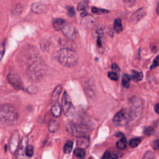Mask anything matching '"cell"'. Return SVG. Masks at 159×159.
Wrapping results in <instances>:
<instances>
[{
  "instance_id": "cell-22",
  "label": "cell",
  "mask_w": 159,
  "mask_h": 159,
  "mask_svg": "<svg viewBox=\"0 0 159 159\" xmlns=\"http://www.w3.org/2000/svg\"><path fill=\"white\" fill-rule=\"evenodd\" d=\"M93 23H94L93 19L89 15L83 17V25L85 27L88 28H90L91 27V26L93 25Z\"/></svg>"
},
{
  "instance_id": "cell-37",
  "label": "cell",
  "mask_w": 159,
  "mask_h": 159,
  "mask_svg": "<svg viewBox=\"0 0 159 159\" xmlns=\"http://www.w3.org/2000/svg\"><path fill=\"white\" fill-rule=\"evenodd\" d=\"M27 91L29 93H31V94H34L36 93L37 91V88L35 86H29L27 89Z\"/></svg>"
},
{
  "instance_id": "cell-17",
  "label": "cell",
  "mask_w": 159,
  "mask_h": 159,
  "mask_svg": "<svg viewBox=\"0 0 159 159\" xmlns=\"http://www.w3.org/2000/svg\"><path fill=\"white\" fill-rule=\"evenodd\" d=\"M59 127H60V124L57 120L51 119L49 121L48 129L50 132H52V133L55 132L58 129Z\"/></svg>"
},
{
  "instance_id": "cell-6",
  "label": "cell",
  "mask_w": 159,
  "mask_h": 159,
  "mask_svg": "<svg viewBox=\"0 0 159 159\" xmlns=\"http://www.w3.org/2000/svg\"><path fill=\"white\" fill-rule=\"evenodd\" d=\"M113 122L117 125H124L129 123V112L125 109L118 111L113 117Z\"/></svg>"
},
{
  "instance_id": "cell-33",
  "label": "cell",
  "mask_w": 159,
  "mask_h": 159,
  "mask_svg": "<svg viewBox=\"0 0 159 159\" xmlns=\"http://www.w3.org/2000/svg\"><path fill=\"white\" fill-rule=\"evenodd\" d=\"M108 77L114 81H117L119 79V76L117 73L114 71H110L108 73Z\"/></svg>"
},
{
  "instance_id": "cell-25",
  "label": "cell",
  "mask_w": 159,
  "mask_h": 159,
  "mask_svg": "<svg viewBox=\"0 0 159 159\" xmlns=\"http://www.w3.org/2000/svg\"><path fill=\"white\" fill-rule=\"evenodd\" d=\"M22 6L20 4H16L12 8V14L14 16L20 15L22 12Z\"/></svg>"
},
{
  "instance_id": "cell-40",
  "label": "cell",
  "mask_w": 159,
  "mask_h": 159,
  "mask_svg": "<svg viewBox=\"0 0 159 159\" xmlns=\"http://www.w3.org/2000/svg\"><path fill=\"white\" fill-rule=\"evenodd\" d=\"M155 111L159 114V103L156 104L155 105Z\"/></svg>"
},
{
  "instance_id": "cell-31",
  "label": "cell",
  "mask_w": 159,
  "mask_h": 159,
  "mask_svg": "<svg viewBox=\"0 0 159 159\" xmlns=\"http://www.w3.org/2000/svg\"><path fill=\"white\" fill-rule=\"evenodd\" d=\"M66 12L67 15L70 17H73L75 15V11L73 6H66Z\"/></svg>"
},
{
  "instance_id": "cell-12",
  "label": "cell",
  "mask_w": 159,
  "mask_h": 159,
  "mask_svg": "<svg viewBox=\"0 0 159 159\" xmlns=\"http://www.w3.org/2000/svg\"><path fill=\"white\" fill-rule=\"evenodd\" d=\"M65 23V20L62 18H55L52 20L53 27L56 30H61L66 25Z\"/></svg>"
},
{
  "instance_id": "cell-11",
  "label": "cell",
  "mask_w": 159,
  "mask_h": 159,
  "mask_svg": "<svg viewBox=\"0 0 159 159\" xmlns=\"http://www.w3.org/2000/svg\"><path fill=\"white\" fill-rule=\"evenodd\" d=\"M47 9V6L40 2H34L31 6V10L35 14H42L45 12Z\"/></svg>"
},
{
  "instance_id": "cell-38",
  "label": "cell",
  "mask_w": 159,
  "mask_h": 159,
  "mask_svg": "<svg viewBox=\"0 0 159 159\" xmlns=\"http://www.w3.org/2000/svg\"><path fill=\"white\" fill-rule=\"evenodd\" d=\"M102 159H112L111 156V152L106 151L104 153V155H103V156L102 157Z\"/></svg>"
},
{
  "instance_id": "cell-35",
  "label": "cell",
  "mask_w": 159,
  "mask_h": 159,
  "mask_svg": "<svg viewBox=\"0 0 159 159\" xmlns=\"http://www.w3.org/2000/svg\"><path fill=\"white\" fill-rule=\"evenodd\" d=\"M159 66V56L157 57L155 60H153V64L152 65L150 68L151 69H153L157 66Z\"/></svg>"
},
{
  "instance_id": "cell-36",
  "label": "cell",
  "mask_w": 159,
  "mask_h": 159,
  "mask_svg": "<svg viewBox=\"0 0 159 159\" xmlns=\"http://www.w3.org/2000/svg\"><path fill=\"white\" fill-rule=\"evenodd\" d=\"M0 50H0V55H1V59L3 57L4 52H5V41H4L1 43Z\"/></svg>"
},
{
  "instance_id": "cell-30",
  "label": "cell",
  "mask_w": 159,
  "mask_h": 159,
  "mask_svg": "<svg viewBox=\"0 0 159 159\" xmlns=\"http://www.w3.org/2000/svg\"><path fill=\"white\" fill-rule=\"evenodd\" d=\"M25 152V155L27 157H32L33 155V153H34V147H33V146L32 145H28L27 147H26Z\"/></svg>"
},
{
  "instance_id": "cell-28",
  "label": "cell",
  "mask_w": 159,
  "mask_h": 159,
  "mask_svg": "<svg viewBox=\"0 0 159 159\" xmlns=\"http://www.w3.org/2000/svg\"><path fill=\"white\" fill-rule=\"evenodd\" d=\"M141 142V139L140 138H134L132 139L130 141H129V145L132 147V148H135L136 147H137L140 143Z\"/></svg>"
},
{
  "instance_id": "cell-10",
  "label": "cell",
  "mask_w": 159,
  "mask_h": 159,
  "mask_svg": "<svg viewBox=\"0 0 159 159\" xmlns=\"http://www.w3.org/2000/svg\"><path fill=\"white\" fill-rule=\"evenodd\" d=\"M146 12L143 7L140 8L134 12L130 17V22L132 24H135L139 22L145 15Z\"/></svg>"
},
{
  "instance_id": "cell-15",
  "label": "cell",
  "mask_w": 159,
  "mask_h": 159,
  "mask_svg": "<svg viewBox=\"0 0 159 159\" xmlns=\"http://www.w3.org/2000/svg\"><path fill=\"white\" fill-rule=\"evenodd\" d=\"M89 139L86 137H78V139L76 140L77 145L79 147V148L82 149L87 148L89 145Z\"/></svg>"
},
{
  "instance_id": "cell-9",
  "label": "cell",
  "mask_w": 159,
  "mask_h": 159,
  "mask_svg": "<svg viewBox=\"0 0 159 159\" xmlns=\"http://www.w3.org/2000/svg\"><path fill=\"white\" fill-rule=\"evenodd\" d=\"M63 35L70 40H74L76 37V32L75 27L71 24L66 25L61 30Z\"/></svg>"
},
{
  "instance_id": "cell-24",
  "label": "cell",
  "mask_w": 159,
  "mask_h": 159,
  "mask_svg": "<svg viewBox=\"0 0 159 159\" xmlns=\"http://www.w3.org/2000/svg\"><path fill=\"white\" fill-rule=\"evenodd\" d=\"M130 78L127 74H123L122 76V84L124 87L128 88L130 84Z\"/></svg>"
},
{
  "instance_id": "cell-18",
  "label": "cell",
  "mask_w": 159,
  "mask_h": 159,
  "mask_svg": "<svg viewBox=\"0 0 159 159\" xmlns=\"http://www.w3.org/2000/svg\"><path fill=\"white\" fill-rule=\"evenodd\" d=\"M61 90H62V86L61 84H58L55 88L52 95V100L53 102L57 101V99H58V97L60 96V94L61 92Z\"/></svg>"
},
{
  "instance_id": "cell-4",
  "label": "cell",
  "mask_w": 159,
  "mask_h": 159,
  "mask_svg": "<svg viewBox=\"0 0 159 159\" xmlns=\"http://www.w3.org/2000/svg\"><path fill=\"white\" fill-rule=\"evenodd\" d=\"M66 129L71 135L77 137H85L86 132L89 130V127L84 123L70 122L66 125Z\"/></svg>"
},
{
  "instance_id": "cell-26",
  "label": "cell",
  "mask_w": 159,
  "mask_h": 159,
  "mask_svg": "<svg viewBox=\"0 0 159 159\" xmlns=\"http://www.w3.org/2000/svg\"><path fill=\"white\" fill-rule=\"evenodd\" d=\"M74 153L76 155V157L80 159H83L86 155V152L84 150V149H82L80 148H76L74 151Z\"/></svg>"
},
{
  "instance_id": "cell-13",
  "label": "cell",
  "mask_w": 159,
  "mask_h": 159,
  "mask_svg": "<svg viewBox=\"0 0 159 159\" xmlns=\"http://www.w3.org/2000/svg\"><path fill=\"white\" fill-rule=\"evenodd\" d=\"M77 9L78 11H81V15L83 17L89 15L87 11L88 9V1H81L77 6Z\"/></svg>"
},
{
  "instance_id": "cell-41",
  "label": "cell",
  "mask_w": 159,
  "mask_h": 159,
  "mask_svg": "<svg viewBox=\"0 0 159 159\" xmlns=\"http://www.w3.org/2000/svg\"><path fill=\"white\" fill-rule=\"evenodd\" d=\"M157 10H156V11H157V12L158 13V14H159V4H158V6H157V9H156Z\"/></svg>"
},
{
  "instance_id": "cell-2",
  "label": "cell",
  "mask_w": 159,
  "mask_h": 159,
  "mask_svg": "<svg viewBox=\"0 0 159 159\" xmlns=\"http://www.w3.org/2000/svg\"><path fill=\"white\" fill-rule=\"evenodd\" d=\"M19 117L16 109L9 104H3L0 107V120L2 124L12 125L14 124Z\"/></svg>"
},
{
  "instance_id": "cell-27",
  "label": "cell",
  "mask_w": 159,
  "mask_h": 159,
  "mask_svg": "<svg viewBox=\"0 0 159 159\" xmlns=\"http://www.w3.org/2000/svg\"><path fill=\"white\" fill-rule=\"evenodd\" d=\"M91 11H92V12L94 14H98V15H100V14H106V13H108L109 12V11L107 10V9L98 8V7H92Z\"/></svg>"
},
{
  "instance_id": "cell-1",
  "label": "cell",
  "mask_w": 159,
  "mask_h": 159,
  "mask_svg": "<svg viewBox=\"0 0 159 159\" xmlns=\"http://www.w3.org/2000/svg\"><path fill=\"white\" fill-rule=\"evenodd\" d=\"M47 70V65L39 55L31 56L27 65V73L28 77L34 81L42 80Z\"/></svg>"
},
{
  "instance_id": "cell-5",
  "label": "cell",
  "mask_w": 159,
  "mask_h": 159,
  "mask_svg": "<svg viewBox=\"0 0 159 159\" xmlns=\"http://www.w3.org/2000/svg\"><path fill=\"white\" fill-rule=\"evenodd\" d=\"M142 104L139 99H134L132 101L131 106L128 111L129 112V123L135 121L142 114Z\"/></svg>"
},
{
  "instance_id": "cell-19",
  "label": "cell",
  "mask_w": 159,
  "mask_h": 159,
  "mask_svg": "<svg viewBox=\"0 0 159 159\" xmlns=\"http://www.w3.org/2000/svg\"><path fill=\"white\" fill-rule=\"evenodd\" d=\"M130 77L132 80L135 82H139L142 80L143 74L140 71H138L136 70H132Z\"/></svg>"
},
{
  "instance_id": "cell-39",
  "label": "cell",
  "mask_w": 159,
  "mask_h": 159,
  "mask_svg": "<svg viewBox=\"0 0 159 159\" xmlns=\"http://www.w3.org/2000/svg\"><path fill=\"white\" fill-rule=\"evenodd\" d=\"M112 69L113 70V71H114V72H116V73H119V72H120V68H119V67L118 66V65H117V64H116V63H113L112 65Z\"/></svg>"
},
{
  "instance_id": "cell-3",
  "label": "cell",
  "mask_w": 159,
  "mask_h": 159,
  "mask_svg": "<svg viewBox=\"0 0 159 159\" xmlns=\"http://www.w3.org/2000/svg\"><path fill=\"white\" fill-rule=\"evenodd\" d=\"M58 61L64 66L72 67L78 63V56L75 50L63 48L59 52Z\"/></svg>"
},
{
  "instance_id": "cell-21",
  "label": "cell",
  "mask_w": 159,
  "mask_h": 159,
  "mask_svg": "<svg viewBox=\"0 0 159 159\" xmlns=\"http://www.w3.org/2000/svg\"><path fill=\"white\" fill-rule=\"evenodd\" d=\"M114 30L117 33H119L122 30V25L120 19L117 18L114 21Z\"/></svg>"
},
{
  "instance_id": "cell-20",
  "label": "cell",
  "mask_w": 159,
  "mask_h": 159,
  "mask_svg": "<svg viewBox=\"0 0 159 159\" xmlns=\"http://www.w3.org/2000/svg\"><path fill=\"white\" fill-rule=\"evenodd\" d=\"M116 146L119 150H124L127 147V140L125 136L123 135L120 137L119 140L116 143Z\"/></svg>"
},
{
  "instance_id": "cell-23",
  "label": "cell",
  "mask_w": 159,
  "mask_h": 159,
  "mask_svg": "<svg viewBox=\"0 0 159 159\" xmlns=\"http://www.w3.org/2000/svg\"><path fill=\"white\" fill-rule=\"evenodd\" d=\"M73 142L72 140H68L63 147V152L65 153H70L73 148Z\"/></svg>"
},
{
  "instance_id": "cell-14",
  "label": "cell",
  "mask_w": 159,
  "mask_h": 159,
  "mask_svg": "<svg viewBox=\"0 0 159 159\" xmlns=\"http://www.w3.org/2000/svg\"><path fill=\"white\" fill-rule=\"evenodd\" d=\"M51 112L55 117H59L61 113V107L58 101L53 103L51 107Z\"/></svg>"
},
{
  "instance_id": "cell-7",
  "label": "cell",
  "mask_w": 159,
  "mask_h": 159,
  "mask_svg": "<svg viewBox=\"0 0 159 159\" xmlns=\"http://www.w3.org/2000/svg\"><path fill=\"white\" fill-rule=\"evenodd\" d=\"M7 80L14 88L17 89H24L22 81L16 73H9L7 75Z\"/></svg>"
},
{
  "instance_id": "cell-34",
  "label": "cell",
  "mask_w": 159,
  "mask_h": 159,
  "mask_svg": "<svg viewBox=\"0 0 159 159\" xmlns=\"http://www.w3.org/2000/svg\"><path fill=\"white\" fill-rule=\"evenodd\" d=\"M153 148L155 150H159V133L157 136V139L154 140L153 143Z\"/></svg>"
},
{
  "instance_id": "cell-8",
  "label": "cell",
  "mask_w": 159,
  "mask_h": 159,
  "mask_svg": "<svg viewBox=\"0 0 159 159\" xmlns=\"http://www.w3.org/2000/svg\"><path fill=\"white\" fill-rule=\"evenodd\" d=\"M72 102L70 99V97L68 94V93L65 91L63 94V98H62V108L63 110L64 113L68 116L69 114H71L72 111Z\"/></svg>"
},
{
  "instance_id": "cell-16",
  "label": "cell",
  "mask_w": 159,
  "mask_h": 159,
  "mask_svg": "<svg viewBox=\"0 0 159 159\" xmlns=\"http://www.w3.org/2000/svg\"><path fill=\"white\" fill-rule=\"evenodd\" d=\"M19 143V134L18 133H14L11 137L10 140V148L12 151H14L16 150Z\"/></svg>"
},
{
  "instance_id": "cell-32",
  "label": "cell",
  "mask_w": 159,
  "mask_h": 159,
  "mask_svg": "<svg viewBox=\"0 0 159 159\" xmlns=\"http://www.w3.org/2000/svg\"><path fill=\"white\" fill-rule=\"evenodd\" d=\"M155 154L151 151H148L144 154L142 159H155Z\"/></svg>"
},
{
  "instance_id": "cell-29",
  "label": "cell",
  "mask_w": 159,
  "mask_h": 159,
  "mask_svg": "<svg viewBox=\"0 0 159 159\" xmlns=\"http://www.w3.org/2000/svg\"><path fill=\"white\" fill-rule=\"evenodd\" d=\"M155 132V130L153 127L148 126V127H146L144 128L143 129V134L147 135V136H150L152 135Z\"/></svg>"
}]
</instances>
